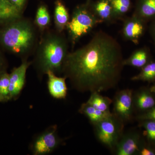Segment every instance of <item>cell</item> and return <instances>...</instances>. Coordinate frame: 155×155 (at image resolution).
<instances>
[{
  "label": "cell",
  "mask_w": 155,
  "mask_h": 155,
  "mask_svg": "<svg viewBox=\"0 0 155 155\" xmlns=\"http://www.w3.org/2000/svg\"><path fill=\"white\" fill-rule=\"evenodd\" d=\"M21 17L22 13L8 0H0V24H7Z\"/></svg>",
  "instance_id": "cell-16"
},
{
  "label": "cell",
  "mask_w": 155,
  "mask_h": 155,
  "mask_svg": "<svg viewBox=\"0 0 155 155\" xmlns=\"http://www.w3.org/2000/svg\"><path fill=\"white\" fill-rule=\"evenodd\" d=\"M151 32L152 34L153 37L154 38L155 40V20L151 28Z\"/></svg>",
  "instance_id": "cell-29"
},
{
  "label": "cell",
  "mask_w": 155,
  "mask_h": 155,
  "mask_svg": "<svg viewBox=\"0 0 155 155\" xmlns=\"http://www.w3.org/2000/svg\"><path fill=\"white\" fill-rule=\"evenodd\" d=\"M94 126L99 141L110 150H114L124 134V122L112 113Z\"/></svg>",
  "instance_id": "cell-5"
},
{
  "label": "cell",
  "mask_w": 155,
  "mask_h": 155,
  "mask_svg": "<svg viewBox=\"0 0 155 155\" xmlns=\"http://www.w3.org/2000/svg\"><path fill=\"white\" fill-rule=\"evenodd\" d=\"M137 119L140 121L150 120L155 122V106L149 110L137 116Z\"/></svg>",
  "instance_id": "cell-25"
},
{
  "label": "cell",
  "mask_w": 155,
  "mask_h": 155,
  "mask_svg": "<svg viewBox=\"0 0 155 155\" xmlns=\"http://www.w3.org/2000/svg\"><path fill=\"white\" fill-rule=\"evenodd\" d=\"M110 2L116 20L124 19L131 8V0H110Z\"/></svg>",
  "instance_id": "cell-21"
},
{
  "label": "cell",
  "mask_w": 155,
  "mask_h": 155,
  "mask_svg": "<svg viewBox=\"0 0 155 155\" xmlns=\"http://www.w3.org/2000/svg\"><path fill=\"white\" fill-rule=\"evenodd\" d=\"M92 2V0H87L76 6L70 17L67 29L72 47L81 37L101 23L94 12Z\"/></svg>",
  "instance_id": "cell-4"
},
{
  "label": "cell",
  "mask_w": 155,
  "mask_h": 155,
  "mask_svg": "<svg viewBox=\"0 0 155 155\" xmlns=\"http://www.w3.org/2000/svg\"><path fill=\"white\" fill-rule=\"evenodd\" d=\"M141 126L144 128L149 140L155 142V122L152 120L141 121Z\"/></svg>",
  "instance_id": "cell-24"
},
{
  "label": "cell",
  "mask_w": 155,
  "mask_h": 155,
  "mask_svg": "<svg viewBox=\"0 0 155 155\" xmlns=\"http://www.w3.org/2000/svg\"><path fill=\"white\" fill-rule=\"evenodd\" d=\"M113 103L114 115L124 122L132 119L134 111L132 90L125 89L117 92Z\"/></svg>",
  "instance_id": "cell-7"
},
{
  "label": "cell",
  "mask_w": 155,
  "mask_h": 155,
  "mask_svg": "<svg viewBox=\"0 0 155 155\" xmlns=\"http://www.w3.org/2000/svg\"><path fill=\"white\" fill-rule=\"evenodd\" d=\"M149 54L145 48L139 49L134 51L131 55L124 60V66H129L137 68H142L148 63Z\"/></svg>",
  "instance_id": "cell-18"
},
{
  "label": "cell",
  "mask_w": 155,
  "mask_h": 155,
  "mask_svg": "<svg viewBox=\"0 0 155 155\" xmlns=\"http://www.w3.org/2000/svg\"><path fill=\"white\" fill-rule=\"evenodd\" d=\"M51 23V16L47 7L45 5H40L37 10L35 24L38 30L44 32L48 28Z\"/></svg>",
  "instance_id": "cell-19"
},
{
  "label": "cell",
  "mask_w": 155,
  "mask_h": 155,
  "mask_svg": "<svg viewBox=\"0 0 155 155\" xmlns=\"http://www.w3.org/2000/svg\"><path fill=\"white\" fill-rule=\"evenodd\" d=\"M6 25L0 33V42L11 53L26 59L38 44V28L34 22L21 17Z\"/></svg>",
  "instance_id": "cell-3"
},
{
  "label": "cell",
  "mask_w": 155,
  "mask_h": 155,
  "mask_svg": "<svg viewBox=\"0 0 155 155\" xmlns=\"http://www.w3.org/2000/svg\"><path fill=\"white\" fill-rule=\"evenodd\" d=\"M70 17L67 7L61 0H57L55 2L54 11V22L56 30L63 33L67 29Z\"/></svg>",
  "instance_id": "cell-14"
},
{
  "label": "cell",
  "mask_w": 155,
  "mask_h": 155,
  "mask_svg": "<svg viewBox=\"0 0 155 155\" xmlns=\"http://www.w3.org/2000/svg\"><path fill=\"white\" fill-rule=\"evenodd\" d=\"M31 64V62L23 60L21 65L14 68L10 74L9 91L11 100L17 98L22 91L25 84L27 69Z\"/></svg>",
  "instance_id": "cell-9"
},
{
  "label": "cell",
  "mask_w": 155,
  "mask_h": 155,
  "mask_svg": "<svg viewBox=\"0 0 155 155\" xmlns=\"http://www.w3.org/2000/svg\"><path fill=\"white\" fill-rule=\"evenodd\" d=\"M39 40L31 64L41 78L48 71L56 75L62 73L63 66L69 53L68 40L62 33L46 30Z\"/></svg>",
  "instance_id": "cell-2"
},
{
  "label": "cell",
  "mask_w": 155,
  "mask_h": 155,
  "mask_svg": "<svg viewBox=\"0 0 155 155\" xmlns=\"http://www.w3.org/2000/svg\"><path fill=\"white\" fill-rule=\"evenodd\" d=\"M131 80L147 82L155 81V61L148 62L141 68L139 74L131 78Z\"/></svg>",
  "instance_id": "cell-22"
},
{
  "label": "cell",
  "mask_w": 155,
  "mask_h": 155,
  "mask_svg": "<svg viewBox=\"0 0 155 155\" xmlns=\"http://www.w3.org/2000/svg\"><path fill=\"white\" fill-rule=\"evenodd\" d=\"M142 146L139 134L131 131L123 134L114 150L117 155L139 154Z\"/></svg>",
  "instance_id": "cell-8"
},
{
  "label": "cell",
  "mask_w": 155,
  "mask_h": 155,
  "mask_svg": "<svg viewBox=\"0 0 155 155\" xmlns=\"http://www.w3.org/2000/svg\"><path fill=\"white\" fill-rule=\"evenodd\" d=\"M134 107L143 113L155 106V91L150 89H142L133 93Z\"/></svg>",
  "instance_id": "cell-11"
},
{
  "label": "cell",
  "mask_w": 155,
  "mask_h": 155,
  "mask_svg": "<svg viewBox=\"0 0 155 155\" xmlns=\"http://www.w3.org/2000/svg\"><path fill=\"white\" fill-rule=\"evenodd\" d=\"M8 102L7 100L0 94V102Z\"/></svg>",
  "instance_id": "cell-30"
},
{
  "label": "cell",
  "mask_w": 155,
  "mask_h": 155,
  "mask_svg": "<svg viewBox=\"0 0 155 155\" xmlns=\"http://www.w3.org/2000/svg\"><path fill=\"white\" fill-rule=\"evenodd\" d=\"M124 61L117 40L99 31L85 45L69 52L62 74L78 91L100 93L118 84Z\"/></svg>",
  "instance_id": "cell-1"
},
{
  "label": "cell",
  "mask_w": 155,
  "mask_h": 155,
  "mask_svg": "<svg viewBox=\"0 0 155 155\" xmlns=\"http://www.w3.org/2000/svg\"><path fill=\"white\" fill-rule=\"evenodd\" d=\"M92 6L94 14L101 23L110 24L117 21L114 16L110 0L93 1Z\"/></svg>",
  "instance_id": "cell-13"
},
{
  "label": "cell",
  "mask_w": 155,
  "mask_h": 155,
  "mask_svg": "<svg viewBox=\"0 0 155 155\" xmlns=\"http://www.w3.org/2000/svg\"><path fill=\"white\" fill-rule=\"evenodd\" d=\"M139 155H155V150L148 147H143V146L140 151Z\"/></svg>",
  "instance_id": "cell-27"
},
{
  "label": "cell",
  "mask_w": 155,
  "mask_h": 155,
  "mask_svg": "<svg viewBox=\"0 0 155 155\" xmlns=\"http://www.w3.org/2000/svg\"><path fill=\"white\" fill-rule=\"evenodd\" d=\"M58 126L51 125L38 135L31 145V150L34 155L49 154L60 146L63 142L58 135Z\"/></svg>",
  "instance_id": "cell-6"
},
{
  "label": "cell",
  "mask_w": 155,
  "mask_h": 155,
  "mask_svg": "<svg viewBox=\"0 0 155 155\" xmlns=\"http://www.w3.org/2000/svg\"><path fill=\"white\" fill-rule=\"evenodd\" d=\"M3 66H4V61H3V58L0 55V72L4 71L2 70Z\"/></svg>",
  "instance_id": "cell-28"
},
{
  "label": "cell",
  "mask_w": 155,
  "mask_h": 155,
  "mask_svg": "<svg viewBox=\"0 0 155 155\" xmlns=\"http://www.w3.org/2000/svg\"><path fill=\"white\" fill-rule=\"evenodd\" d=\"M8 1L12 5H14L20 12L22 13L25 8L27 0H8Z\"/></svg>",
  "instance_id": "cell-26"
},
{
  "label": "cell",
  "mask_w": 155,
  "mask_h": 155,
  "mask_svg": "<svg viewBox=\"0 0 155 155\" xmlns=\"http://www.w3.org/2000/svg\"><path fill=\"white\" fill-rule=\"evenodd\" d=\"M46 75L48 78V89L51 95L57 99L66 98L67 94L66 78L58 77L50 71L47 73Z\"/></svg>",
  "instance_id": "cell-12"
},
{
  "label": "cell",
  "mask_w": 155,
  "mask_h": 155,
  "mask_svg": "<svg viewBox=\"0 0 155 155\" xmlns=\"http://www.w3.org/2000/svg\"><path fill=\"white\" fill-rule=\"evenodd\" d=\"M91 93L87 103L100 111L105 112H110V107L113 103L112 100L108 97L103 96L97 92H94Z\"/></svg>",
  "instance_id": "cell-20"
},
{
  "label": "cell",
  "mask_w": 155,
  "mask_h": 155,
  "mask_svg": "<svg viewBox=\"0 0 155 155\" xmlns=\"http://www.w3.org/2000/svg\"><path fill=\"white\" fill-rule=\"evenodd\" d=\"M124 19L122 33L125 39L137 44L144 32V21L132 15Z\"/></svg>",
  "instance_id": "cell-10"
},
{
  "label": "cell",
  "mask_w": 155,
  "mask_h": 155,
  "mask_svg": "<svg viewBox=\"0 0 155 155\" xmlns=\"http://www.w3.org/2000/svg\"><path fill=\"white\" fill-rule=\"evenodd\" d=\"M78 111L79 113L86 116L93 125L106 119L112 114L110 112L100 111L87 102L81 105Z\"/></svg>",
  "instance_id": "cell-17"
},
{
  "label": "cell",
  "mask_w": 155,
  "mask_h": 155,
  "mask_svg": "<svg viewBox=\"0 0 155 155\" xmlns=\"http://www.w3.org/2000/svg\"><path fill=\"white\" fill-rule=\"evenodd\" d=\"M152 88L153 89V90L154 91H155V83L153 87Z\"/></svg>",
  "instance_id": "cell-31"
},
{
  "label": "cell",
  "mask_w": 155,
  "mask_h": 155,
  "mask_svg": "<svg viewBox=\"0 0 155 155\" xmlns=\"http://www.w3.org/2000/svg\"><path fill=\"white\" fill-rule=\"evenodd\" d=\"M133 15L144 22L155 17V0H137Z\"/></svg>",
  "instance_id": "cell-15"
},
{
  "label": "cell",
  "mask_w": 155,
  "mask_h": 155,
  "mask_svg": "<svg viewBox=\"0 0 155 155\" xmlns=\"http://www.w3.org/2000/svg\"><path fill=\"white\" fill-rule=\"evenodd\" d=\"M10 74L5 71L0 72V94L7 101L11 100L10 91Z\"/></svg>",
  "instance_id": "cell-23"
}]
</instances>
